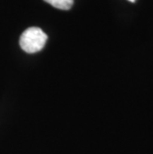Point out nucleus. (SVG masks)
Wrapping results in <instances>:
<instances>
[{"mask_svg":"<svg viewBox=\"0 0 153 154\" xmlns=\"http://www.w3.org/2000/svg\"><path fill=\"white\" fill-rule=\"evenodd\" d=\"M48 40V36L39 27H30L22 33L20 47L26 53L33 54L41 51Z\"/></svg>","mask_w":153,"mask_h":154,"instance_id":"nucleus-1","label":"nucleus"},{"mask_svg":"<svg viewBox=\"0 0 153 154\" xmlns=\"http://www.w3.org/2000/svg\"><path fill=\"white\" fill-rule=\"evenodd\" d=\"M44 1L61 10H69L74 4V0H44Z\"/></svg>","mask_w":153,"mask_h":154,"instance_id":"nucleus-2","label":"nucleus"},{"mask_svg":"<svg viewBox=\"0 0 153 154\" xmlns=\"http://www.w3.org/2000/svg\"><path fill=\"white\" fill-rule=\"evenodd\" d=\"M128 1H129V2H135L136 0H128Z\"/></svg>","mask_w":153,"mask_h":154,"instance_id":"nucleus-3","label":"nucleus"}]
</instances>
